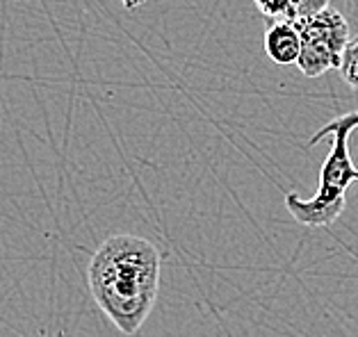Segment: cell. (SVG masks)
<instances>
[{
  "label": "cell",
  "mask_w": 358,
  "mask_h": 337,
  "mask_svg": "<svg viewBox=\"0 0 358 337\" xmlns=\"http://www.w3.org/2000/svg\"><path fill=\"white\" fill-rule=\"evenodd\" d=\"M358 128V112H347L317 130L310 137L308 146H315L331 137V151L320 169L317 192L313 198H301L299 194H285V207L301 226L324 228L331 226L347 205V189L358 183V169L352 162L349 140Z\"/></svg>",
  "instance_id": "2"
},
{
  "label": "cell",
  "mask_w": 358,
  "mask_h": 337,
  "mask_svg": "<svg viewBox=\"0 0 358 337\" xmlns=\"http://www.w3.org/2000/svg\"><path fill=\"white\" fill-rule=\"evenodd\" d=\"M345 7H347L345 19L349 21V28L358 30V0H345Z\"/></svg>",
  "instance_id": "8"
},
{
  "label": "cell",
  "mask_w": 358,
  "mask_h": 337,
  "mask_svg": "<svg viewBox=\"0 0 358 337\" xmlns=\"http://www.w3.org/2000/svg\"><path fill=\"white\" fill-rule=\"evenodd\" d=\"M265 53L278 66L296 64L301 55V39L292 21L269 23L265 32Z\"/></svg>",
  "instance_id": "4"
},
{
  "label": "cell",
  "mask_w": 358,
  "mask_h": 337,
  "mask_svg": "<svg viewBox=\"0 0 358 337\" xmlns=\"http://www.w3.org/2000/svg\"><path fill=\"white\" fill-rule=\"evenodd\" d=\"M340 75H343V80L349 84V87L358 91V32L347 44L343 64H340Z\"/></svg>",
  "instance_id": "6"
},
{
  "label": "cell",
  "mask_w": 358,
  "mask_h": 337,
  "mask_svg": "<svg viewBox=\"0 0 358 337\" xmlns=\"http://www.w3.org/2000/svg\"><path fill=\"white\" fill-rule=\"evenodd\" d=\"M162 253L137 235H112L87 264V285L101 313L124 335L144 326L160 292Z\"/></svg>",
  "instance_id": "1"
},
{
  "label": "cell",
  "mask_w": 358,
  "mask_h": 337,
  "mask_svg": "<svg viewBox=\"0 0 358 337\" xmlns=\"http://www.w3.org/2000/svg\"><path fill=\"white\" fill-rule=\"evenodd\" d=\"M292 23L301 39V55L296 59V66L306 77H320L331 68H340L352 39V28L343 12L327 7Z\"/></svg>",
  "instance_id": "3"
},
{
  "label": "cell",
  "mask_w": 358,
  "mask_h": 337,
  "mask_svg": "<svg viewBox=\"0 0 358 337\" xmlns=\"http://www.w3.org/2000/svg\"><path fill=\"white\" fill-rule=\"evenodd\" d=\"M327 7H331V0H299V19L317 14L322 10H327Z\"/></svg>",
  "instance_id": "7"
},
{
  "label": "cell",
  "mask_w": 358,
  "mask_h": 337,
  "mask_svg": "<svg viewBox=\"0 0 358 337\" xmlns=\"http://www.w3.org/2000/svg\"><path fill=\"white\" fill-rule=\"evenodd\" d=\"M253 5L272 23L299 19V0H253Z\"/></svg>",
  "instance_id": "5"
}]
</instances>
